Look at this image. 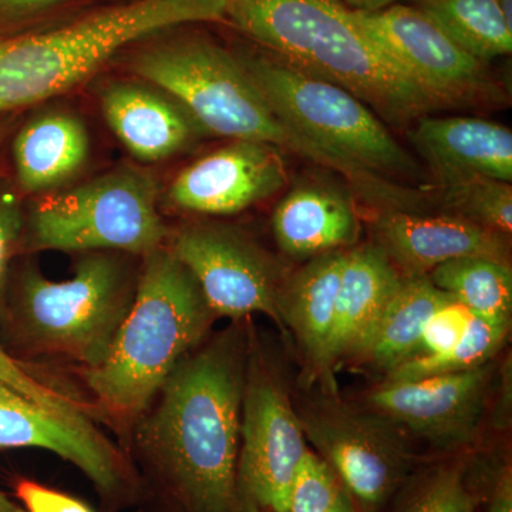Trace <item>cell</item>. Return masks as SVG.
I'll list each match as a JSON object with an SVG mask.
<instances>
[{
    "mask_svg": "<svg viewBox=\"0 0 512 512\" xmlns=\"http://www.w3.org/2000/svg\"><path fill=\"white\" fill-rule=\"evenodd\" d=\"M373 232L377 247L404 278L429 276L440 265L470 256L510 261V237L456 215L380 211Z\"/></svg>",
    "mask_w": 512,
    "mask_h": 512,
    "instance_id": "2e32d148",
    "label": "cell"
},
{
    "mask_svg": "<svg viewBox=\"0 0 512 512\" xmlns=\"http://www.w3.org/2000/svg\"><path fill=\"white\" fill-rule=\"evenodd\" d=\"M329 512H356L352 497H350L348 491H346V488H343L342 493L339 495L338 501H336V504L330 508Z\"/></svg>",
    "mask_w": 512,
    "mask_h": 512,
    "instance_id": "8d00e7d4",
    "label": "cell"
},
{
    "mask_svg": "<svg viewBox=\"0 0 512 512\" xmlns=\"http://www.w3.org/2000/svg\"><path fill=\"white\" fill-rule=\"evenodd\" d=\"M473 313L456 301L448 302L434 313L420 340V355H439L457 345L470 326Z\"/></svg>",
    "mask_w": 512,
    "mask_h": 512,
    "instance_id": "1f68e13d",
    "label": "cell"
},
{
    "mask_svg": "<svg viewBox=\"0 0 512 512\" xmlns=\"http://www.w3.org/2000/svg\"><path fill=\"white\" fill-rule=\"evenodd\" d=\"M10 128H12V121L8 119L0 120V150H2L3 143L8 137Z\"/></svg>",
    "mask_w": 512,
    "mask_h": 512,
    "instance_id": "ab89813d",
    "label": "cell"
},
{
    "mask_svg": "<svg viewBox=\"0 0 512 512\" xmlns=\"http://www.w3.org/2000/svg\"><path fill=\"white\" fill-rule=\"evenodd\" d=\"M130 70L173 97L204 133L288 151L348 181L362 201L383 191V178L303 136L266 101L238 55L202 37H175L141 47Z\"/></svg>",
    "mask_w": 512,
    "mask_h": 512,
    "instance_id": "7a4b0ae2",
    "label": "cell"
},
{
    "mask_svg": "<svg viewBox=\"0 0 512 512\" xmlns=\"http://www.w3.org/2000/svg\"><path fill=\"white\" fill-rule=\"evenodd\" d=\"M350 192L323 183L292 188L272 215L282 252L303 259L355 247L362 225Z\"/></svg>",
    "mask_w": 512,
    "mask_h": 512,
    "instance_id": "ffe728a7",
    "label": "cell"
},
{
    "mask_svg": "<svg viewBox=\"0 0 512 512\" xmlns=\"http://www.w3.org/2000/svg\"><path fill=\"white\" fill-rule=\"evenodd\" d=\"M446 214L456 215L490 231L510 237L512 231L511 183L476 177L441 185Z\"/></svg>",
    "mask_w": 512,
    "mask_h": 512,
    "instance_id": "4316f807",
    "label": "cell"
},
{
    "mask_svg": "<svg viewBox=\"0 0 512 512\" xmlns=\"http://www.w3.org/2000/svg\"><path fill=\"white\" fill-rule=\"evenodd\" d=\"M136 295L109 352L82 369L101 412L136 421L168 377L207 335L214 313L194 276L164 247L143 256Z\"/></svg>",
    "mask_w": 512,
    "mask_h": 512,
    "instance_id": "277c9868",
    "label": "cell"
},
{
    "mask_svg": "<svg viewBox=\"0 0 512 512\" xmlns=\"http://www.w3.org/2000/svg\"><path fill=\"white\" fill-rule=\"evenodd\" d=\"M69 0H0V35L42 18Z\"/></svg>",
    "mask_w": 512,
    "mask_h": 512,
    "instance_id": "836d02e7",
    "label": "cell"
},
{
    "mask_svg": "<svg viewBox=\"0 0 512 512\" xmlns=\"http://www.w3.org/2000/svg\"><path fill=\"white\" fill-rule=\"evenodd\" d=\"M224 19L225 0H130L57 28L0 35V116L69 92L128 45Z\"/></svg>",
    "mask_w": 512,
    "mask_h": 512,
    "instance_id": "5b68a950",
    "label": "cell"
},
{
    "mask_svg": "<svg viewBox=\"0 0 512 512\" xmlns=\"http://www.w3.org/2000/svg\"><path fill=\"white\" fill-rule=\"evenodd\" d=\"M431 282L473 315L511 323L512 269L507 259L470 256L440 265Z\"/></svg>",
    "mask_w": 512,
    "mask_h": 512,
    "instance_id": "cb8c5ba5",
    "label": "cell"
},
{
    "mask_svg": "<svg viewBox=\"0 0 512 512\" xmlns=\"http://www.w3.org/2000/svg\"><path fill=\"white\" fill-rule=\"evenodd\" d=\"M346 252L333 251L311 258L288 276L279 301L282 325L295 333L309 363L330 379L326 352L333 323Z\"/></svg>",
    "mask_w": 512,
    "mask_h": 512,
    "instance_id": "7402d4cb",
    "label": "cell"
},
{
    "mask_svg": "<svg viewBox=\"0 0 512 512\" xmlns=\"http://www.w3.org/2000/svg\"><path fill=\"white\" fill-rule=\"evenodd\" d=\"M100 104L116 137L146 163L167 160L204 134L180 103L151 84L111 83L101 92Z\"/></svg>",
    "mask_w": 512,
    "mask_h": 512,
    "instance_id": "ac0fdd59",
    "label": "cell"
},
{
    "mask_svg": "<svg viewBox=\"0 0 512 512\" xmlns=\"http://www.w3.org/2000/svg\"><path fill=\"white\" fill-rule=\"evenodd\" d=\"M16 494L28 512H93L82 501L29 480L19 481Z\"/></svg>",
    "mask_w": 512,
    "mask_h": 512,
    "instance_id": "d6a6232c",
    "label": "cell"
},
{
    "mask_svg": "<svg viewBox=\"0 0 512 512\" xmlns=\"http://www.w3.org/2000/svg\"><path fill=\"white\" fill-rule=\"evenodd\" d=\"M343 488L332 467L308 450L293 476L288 512H329Z\"/></svg>",
    "mask_w": 512,
    "mask_h": 512,
    "instance_id": "f546056e",
    "label": "cell"
},
{
    "mask_svg": "<svg viewBox=\"0 0 512 512\" xmlns=\"http://www.w3.org/2000/svg\"><path fill=\"white\" fill-rule=\"evenodd\" d=\"M308 450L284 384L261 356L251 353L242 394L238 512H288L293 476Z\"/></svg>",
    "mask_w": 512,
    "mask_h": 512,
    "instance_id": "9c48e42d",
    "label": "cell"
},
{
    "mask_svg": "<svg viewBox=\"0 0 512 512\" xmlns=\"http://www.w3.org/2000/svg\"><path fill=\"white\" fill-rule=\"evenodd\" d=\"M410 140L441 185L466 178L512 181L510 128L473 117H420Z\"/></svg>",
    "mask_w": 512,
    "mask_h": 512,
    "instance_id": "e0dca14e",
    "label": "cell"
},
{
    "mask_svg": "<svg viewBox=\"0 0 512 512\" xmlns=\"http://www.w3.org/2000/svg\"><path fill=\"white\" fill-rule=\"evenodd\" d=\"M275 113L319 146L390 180L421 174L375 111L348 90L269 55H238Z\"/></svg>",
    "mask_w": 512,
    "mask_h": 512,
    "instance_id": "52a82bcc",
    "label": "cell"
},
{
    "mask_svg": "<svg viewBox=\"0 0 512 512\" xmlns=\"http://www.w3.org/2000/svg\"><path fill=\"white\" fill-rule=\"evenodd\" d=\"M0 512H25V510H22L18 504L10 501L9 498L0 491Z\"/></svg>",
    "mask_w": 512,
    "mask_h": 512,
    "instance_id": "f35d334b",
    "label": "cell"
},
{
    "mask_svg": "<svg viewBox=\"0 0 512 512\" xmlns=\"http://www.w3.org/2000/svg\"><path fill=\"white\" fill-rule=\"evenodd\" d=\"M402 278L375 242L346 252L335 323L326 352L329 375L339 360L365 355L384 309Z\"/></svg>",
    "mask_w": 512,
    "mask_h": 512,
    "instance_id": "d6986e66",
    "label": "cell"
},
{
    "mask_svg": "<svg viewBox=\"0 0 512 512\" xmlns=\"http://www.w3.org/2000/svg\"><path fill=\"white\" fill-rule=\"evenodd\" d=\"M86 124L69 110L47 109L23 124L13 141L16 180L26 194L56 190L89 161Z\"/></svg>",
    "mask_w": 512,
    "mask_h": 512,
    "instance_id": "44dd1931",
    "label": "cell"
},
{
    "mask_svg": "<svg viewBox=\"0 0 512 512\" xmlns=\"http://www.w3.org/2000/svg\"><path fill=\"white\" fill-rule=\"evenodd\" d=\"M165 237L156 183L151 175L124 165L46 195L25 220L22 241L30 251L146 256L163 247Z\"/></svg>",
    "mask_w": 512,
    "mask_h": 512,
    "instance_id": "ba28073f",
    "label": "cell"
},
{
    "mask_svg": "<svg viewBox=\"0 0 512 512\" xmlns=\"http://www.w3.org/2000/svg\"><path fill=\"white\" fill-rule=\"evenodd\" d=\"M247 356L242 333L228 329L181 360L138 419V446L190 512H238Z\"/></svg>",
    "mask_w": 512,
    "mask_h": 512,
    "instance_id": "6da1fadb",
    "label": "cell"
},
{
    "mask_svg": "<svg viewBox=\"0 0 512 512\" xmlns=\"http://www.w3.org/2000/svg\"><path fill=\"white\" fill-rule=\"evenodd\" d=\"M23 217L18 192L6 180H0V312L5 308L9 266L13 255L22 245Z\"/></svg>",
    "mask_w": 512,
    "mask_h": 512,
    "instance_id": "4dcf8cb0",
    "label": "cell"
},
{
    "mask_svg": "<svg viewBox=\"0 0 512 512\" xmlns=\"http://www.w3.org/2000/svg\"><path fill=\"white\" fill-rule=\"evenodd\" d=\"M511 323L473 316L467 332L454 348L439 355L412 357L387 373L392 382H412L424 377L451 375L487 365L503 346Z\"/></svg>",
    "mask_w": 512,
    "mask_h": 512,
    "instance_id": "484cf974",
    "label": "cell"
},
{
    "mask_svg": "<svg viewBox=\"0 0 512 512\" xmlns=\"http://www.w3.org/2000/svg\"><path fill=\"white\" fill-rule=\"evenodd\" d=\"M461 464L434 468L414 485L396 512H476Z\"/></svg>",
    "mask_w": 512,
    "mask_h": 512,
    "instance_id": "83f0119b",
    "label": "cell"
},
{
    "mask_svg": "<svg viewBox=\"0 0 512 512\" xmlns=\"http://www.w3.org/2000/svg\"><path fill=\"white\" fill-rule=\"evenodd\" d=\"M349 16L440 107L497 104L504 99L484 63L457 45L420 9L402 5L379 12L349 9Z\"/></svg>",
    "mask_w": 512,
    "mask_h": 512,
    "instance_id": "30bf717a",
    "label": "cell"
},
{
    "mask_svg": "<svg viewBox=\"0 0 512 512\" xmlns=\"http://www.w3.org/2000/svg\"><path fill=\"white\" fill-rule=\"evenodd\" d=\"M0 383L23 394L40 406L46 407L50 412L59 414L64 419L76 421V423H93L92 417L96 414L90 404L83 400L50 386L37 379L26 370V366L13 359L9 353L0 348Z\"/></svg>",
    "mask_w": 512,
    "mask_h": 512,
    "instance_id": "f1b7e54d",
    "label": "cell"
},
{
    "mask_svg": "<svg viewBox=\"0 0 512 512\" xmlns=\"http://www.w3.org/2000/svg\"><path fill=\"white\" fill-rule=\"evenodd\" d=\"M457 45L480 62L510 55L512 30L495 0H413Z\"/></svg>",
    "mask_w": 512,
    "mask_h": 512,
    "instance_id": "d4e9b609",
    "label": "cell"
},
{
    "mask_svg": "<svg viewBox=\"0 0 512 512\" xmlns=\"http://www.w3.org/2000/svg\"><path fill=\"white\" fill-rule=\"evenodd\" d=\"M451 301L454 299L437 288L429 276H403L365 355L387 373L416 357L427 320Z\"/></svg>",
    "mask_w": 512,
    "mask_h": 512,
    "instance_id": "603a6c76",
    "label": "cell"
},
{
    "mask_svg": "<svg viewBox=\"0 0 512 512\" xmlns=\"http://www.w3.org/2000/svg\"><path fill=\"white\" fill-rule=\"evenodd\" d=\"M18 447L53 451L104 493H117L126 483L123 458L93 423L64 419L0 383V448Z\"/></svg>",
    "mask_w": 512,
    "mask_h": 512,
    "instance_id": "9a60e30c",
    "label": "cell"
},
{
    "mask_svg": "<svg viewBox=\"0 0 512 512\" xmlns=\"http://www.w3.org/2000/svg\"><path fill=\"white\" fill-rule=\"evenodd\" d=\"M296 412L306 441L367 512L382 507L399 490L413 458L393 424L333 396L306 403Z\"/></svg>",
    "mask_w": 512,
    "mask_h": 512,
    "instance_id": "8fae6325",
    "label": "cell"
},
{
    "mask_svg": "<svg viewBox=\"0 0 512 512\" xmlns=\"http://www.w3.org/2000/svg\"><path fill=\"white\" fill-rule=\"evenodd\" d=\"M225 19L269 55L338 84L396 126L441 109L356 28L340 0H225Z\"/></svg>",
    "mask_w": 512,
    "mask_h": 512,
    "instance_id": "3957f363",
    "label": "cell"
},
{
    "mask_svg": "<svg viewBox=\"0 0 512 512\" xmlns=\"http://www.w3.org/2000/svg\"><path fill=\"white\" fill-rule=\"evenodd\" d=\"M487 512H512V478L510 471L504 473L495 485Z\"/></svg>",
    "mask_w": 512,
    "mask_h": 512,
    "instance_id": "e575fe53",
    "label": "cell"
},
{
    "mask_svg": "<svg viewBox=\"0 0 512 512\" xmlns=\"http://www.w3.org/2000/svg\"><path fill=\"white\" fill-rule=\"evenodd\" d=\"M171 252L194 276L215 318L264 313L284 326L279 301L288 275L278 259L238 229L187 225L175 235Z\"/></svg>",
    "mask_w": 512,
    "mask_h": 512,
    "instance_id": "7c38bea8",
    "label": "cell"
},
{
    "mask_svg": "<svg viewBox=\"0 0 512 512\" xmlns=\"http://www.w3.org/2000/svg\"><path fill=\"white\" fill-rule=\"evenodd\" d=\"M286 184L281 151L255 141L232 140L187 165L168 188V201L181 211L234 215L268 200Z\"/></svg>",
    "mask_w": 512,
    "mask_h": 512,
    "instance_id": "5bb4252c",
    "label": "cell"
},
{
    "mask_svg": "<svg viewBox=\"0 0 512 512\" xmlns=\"http://www.w3.org/2000/svg\"><path fill=\"white\" fill-rule=\"evenodd\" d=\"M137 279L116 252H87L64 281L23 269L6 308L9 338L28 355L97 366L130 311Z\"/></svg>",
    "mask_w": 512,
    "mask_h": 512,
    "instance_id": "8992f818",
    "label": "cell"
},
{
    "mask_svg": "<svg viewBox=\"0 0 512 512\" xmlns=\"http://www.w3.org/2000/svg\"><path fill=\"white\" fill-rule=\"evenodd\" d=\"M491 367L424 377L387 380L366 397L372 413L440 448L461 447L476 436L490 387Z\"/></svg>",
    "mask_w": 512,
    "mask_h": 512,
    "instance_id": "4fadbf2b",
    "label": "cell"
},
{
    "mask_svg": "<svg viewBox=\"0 0 512 512\" xmlns=\"http://www.w3.org/2000/svg\"><path fill=\"white\" fill-rule=\"evenodd\" d=\"M501 15L505 20V25L512 30V0H495Z\"/></svg>",
    "mask_w": 512,
    "mask_h": 512,
    "instance_id": "74e56055",
    "label": "cell"
},
{
    "mask_svg": "<svg viewBox=\"0 0 512 512\" xmlns=\"http://www.w3.org/2000/svg\"><path fill=\"white\" fill-rule=\"evenodd\" d=\"M357 12H379L392 6L396 0H345Z\"/></svg>",
    "mask_w": 512,
    "mask_h": 512,
    "instance_id": "d590c367",
    "label": "cell"
}]
</instances>
